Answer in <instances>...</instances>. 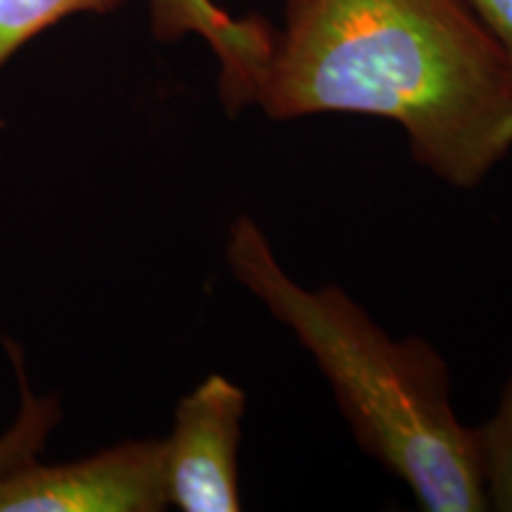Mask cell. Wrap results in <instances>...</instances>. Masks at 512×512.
I'll list each match as a JSON object with an SVG mask.
<instances>
[{"instance_id": "2", "label": "cell", "mask_w": 512, "mask_h": 512, "mask_svg": "<svg viewBox=\"0 0 512 512\" xmlns=\"http://www.w3.org/2000/svg\"><path fill=\"white\" fill-rule=\"evenodd\" d=\"M226 264L302 342L358 446L408 484L422 510L489 508L477 427L463 425L453 411L451 375L430 342L392 339L337 285H299L249 216L230 223Z\"/></svg>"}, {"instance_id": "4", "label": "cell", "mask_w": 512, "mask_h": 512, "mask_svg": "<svg viewBox=\"0 0 512 512\" xmlns=\"http://www.w3.org/2000/svg\"><path fill=\"white\" fill-rule=\"evenodd\" d=\"M247 396L235 382L211 373L176 403L164 439L169 505L183 512H238V448Z\"/></svg>"}, {"instance_id": "1", "label": "cell", "mask_w": 512, "mask_h": 512, "mask_svg": "<svg viewBox=\"0 0 512 512\" xmlns=\"http://www.w3.org/2000/svg\"><path fill=\"white\" fill-rule=\"evenodd\" d=\"M256 107L394 121L415 162L475 188L512 150V62L463 0H285Z\"/></svg>"}, {"instance_id": "7", "label": "cell", "mask_w": 512, "mask_h": 512, "mask_svg": "<svg viewBox=\"0 0 512 512\" xmlns=\"http://www.w3.org/2000/svg\"><path fill=\"white\" fill-rule=\"evenodd\" d=\"M124 0H0V72L36 36L74 15H107Z\"/></svg>"}, {"instance_id": "6", "label": "cell", "mask_w": 512, "mask_h": 512, "mask_svg": "<svg viewBox=\"0 0 512 512\" xmlns=\"http://www.w3.org/2000/svg\"><path fill=\"white\" fill-rule=\"evenodd\" d=\"M8 351L19 382V406L15 418L0 434V475L41 456L50 434L62 420L60 399L55 394H36L24 373L27 368H24L19 349L8 342Z\"/></svg>"}, {"instance_id": "5", "label": "cell", "mask_w": 512, "mask_h": 512, "mask_svg": "<svg viewBox=\"0 0 512 512\" xmlns=\"http://www.w3.org/2000/svg\"><path fill=\"white\" fill-rule=\"evenodd\" d=\"M150 29L159 43L197 36L219 62V98L230 117L256 105L271 60L275 27L266 19L233 17L214 0H147Z\"/></svg>"}, {"instance_id": "9", "label": "cell", "mask_w": 512, "mask_h": 512, "mask_svg": "<svg viewBox=\"0 0 512 512\" xmlns=\"http://www.w3.org/2000/svg\"><path fill=\"white\" fill-rule=\"evenodd\" d=\"M512 62V0H463Z\"/></svg>"}, {"instance_id": "3", "label": "cell", "mask_w": 512, "mask_h": 512, "mask_svg": "<svg viewBox=\"0 0 512 512\" xmlns=\"http://www.w3.org/2000/svg\"><path fill=\"white\" fill-rule=\"evenodd\" d=\"M164 439L110 446L72 463L31 458L0 475V512H162Z\"/></svg>"}, {"instance_id": "8", "label": "cell", "mask_w": 512, "mask_h": 512, "mask_svg": "<svg viewBox=\"0 0 512 512\" xmlns=\"http://www.w3.org/2000/svg\"><path fill=\"white\" fill-rule=\"evenodd\" d=\"M484 491L489 508L512 512V373L501 406L486 425L477 427Z\"/></svg>"}]
</instances>
